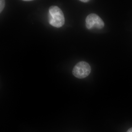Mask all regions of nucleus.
<instances>
[{
	"label": "nucleus",
	"instance_id": "7",
	"mask_svg": "<svg viewBox=\"0 0 132 132\" xmlns=\"http://www.w3.org/2000/svg\"><path fill=\"white\" fill-rule=\"evenodd\" d=\"M24 1H31L32 0H23Z\"/></svg>",
	"mask_w": 132,
	"mask_h": 132
},
{
	"label": "nucleus",
	"instance_id": "1",
	"mask_svg": "<svg viewBox=\"0 0 132 132\" xmlns=\"http://www.w3.org/2000/svg\"><path fill=\"white\" fill-rule=\"evenodd\" d=\"M48 19L49 24L55 27H61L65 23L64 14L57 6H52L49 8Z\"/></svg>",
	"mask_w": 132,
	"mask_h": 132
},
{
	"label": "nucleus",
	"instance_id": "6",
	"mask_svg": "<svg viewBox=\"0 0 132 132\" xmlns=\"http://www.w3.org/2000/svg\"><path fill=\"white\" fill-rule=\"evenodd\" d=\"M127 132H132V128H131L128 129Z\"/></svg>",
	"mask_w": 132,
	"mask_h": 132
},
{
	"label": "nucleus",
	"instance_id": "5",
	"mask_svg": "<svg viewBox=\"0 0 132 132\" xmlns=\"http://www.w3.org/2000/svg\"><path fill=\"white\" fill-rule=\"evenodd\" d=\"M80 1L81 2H84V3H86L87 2H88L89 1L88 0H80Z\"/></svg>",
	"mask_w": 132,
	"mask_h": 132
},
{
	"label": "nucleus",
	"instance_id": "4",
	"mask_svg": "<svg viewBox=\"0 0 132 132\" xmlns=\"http://www.w3.org/2000/svg\"><path fill=\"white\" fill-rule=\"evenodd\" d=\"M5 2L3 0L0 1V13H1L5 6Z\"/></svg>",
	"mask_w": 132,
	"mask_h": 132
},
{
	"label": "nucleus",
	"instance_id": "2",
	"mask_svg": "<svg viewBox=\"0 0 132 132\" xmlns=\"http://www.w3.org/2000/svg\"><path fill=\"white\" fill-rule=\"evenodd\" d=\"M91 68L90 65L85 61L78 62L75 66L72 71V73L76 78L83 79L87 77L90 74Z\"/></svg>",
	"mask_w": 132,
	"mask_h": 132
},
{
	"label": "nucleus",
	"instance_id": "3",
	"mask_svg": "<svg viewBox=\"0 0 132 132\" xmlns=\"http://www.w3.org/2000/svg\"><path fill=\"white\" fill-rule=\"evenodd\" d=\"M86 22V27L88 29L94 28L101 29L105 25L102 19L98 15L94 13L91 14L87 16Z\"/></svg>",
	"mask_w": 132,
	"mask_h": 132
}]
</instances>
